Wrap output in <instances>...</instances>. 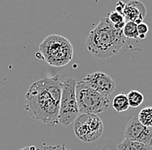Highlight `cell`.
Returning a JSON list of instances; mask_svg holds the SVG:
<instances>
[{
  "instance_id": "obj_5",
  "label": "cell",
  "mask_w": 152,
  "mask_h": 150,
  "mask_svg": "<svg viewBox=\"0 0 152 150\" xmlns=\"http://www.w3.org/2000/svg\"><path fill=\"white\" fill-rule=\"evenodd\" d=\"M76 84L75 79L70 77L63 82L62 85L58 122L65 127L75 122L80 115L76 99Z\"/></svg>"
},
{
  "instance_id": "obj_2",
  "label": "cell",
  "mask_w": 152,
  "mask_h": 150,
  "mask_svg": "<svg viewBox=\"0 0 152 150\" xmlns=\"http://www.w3.org/2000/svg\"><path fill=\"white\" fill-rule=\"evenodd\" d=\"M125 41L123 30L115 28L108 17H104L88 34L86 46L94 56L105 60L118 55Z\"/></svg>"
},
{
  "instance_id": "obj_18",
  "label": "cell",
  "mask_w": 152,
  "mask_h": 150,
  "mask_svg": "<svg viewBox=\"0 0 152 150\" xmlns=\"http://www.w3.org/2000/svg\"><path fill=\"white\" fill-rule=\"evenodd\" d=\"M124 7H125V3H124L123 1H118L116 4V7H115V11L119 13V14H122L123 15L124 13Z\"/></svg>"
},
{
  "instance_id": "obj_16",
  "label": "cell",
  "mask_w": 152,
  "mask_h": 150,
  "mask_svg": "<svg viewBox=\"0 0 152 150\" xmlns=\"http://www.w3.org/2000/svg\"><path fill=\"white\" fill-rule=\"evenodd\" d=\"M137 32H138V36L139 35H147V33L149 32V27L146 23H144L143 22L137 24Z\"/></svg>"
},
{
  "instance_id": "obj_7",
  "label": "cell",
  "mask_w": 152,
  "mask_h": 150,
  "mask_svg": "<svg viewBox=\"0 0 152 150\" xmlns=\"http://www.w3.org/2000/svg\"><path fill=\"white\" fill-rule=\"evenodd\" d=\"M124 139L138 141L152 147V128L142 125L137 117H132L124 129Z\"/></svg>"
},
{
  "instance_id": "obj_15",
  "label": "cell",
  "mask_w": 152,
  "mask_h": 150,
  "mask_svg": "<svg viewBox=\"0 0 152 150\" xmlns=\"http://www.w3.org/2000/svg\"><path fill=\"white\" fill-rule=\"evenodd\" d=\"M108 19L110 20V22L113 23V24H118L119 23H122V22H125V19L124 17L122 14H119L116 11H113L111 12L109 15H108Z\"/></svg>"
},
{
  "instance_id": "obj_17",
  "label": "cell",
  "mask_w": 152,
  "mask_h": 150,
  "mask_svg": "<svg viewBox=\"0 0 152 150\" xmlns=\"http://www.w3.org/2000/svg\"><path fill=\"white\" fill-rule=\"evenodd\" d=\"M42 150H70L67 149L65 145L62 144V145H55V146H46L43 148Z\"/></svg>"
},
{
  "instance_id": "obj_8",
  "label": "cell",
  "mask_w": 152,
  "mask_h": 150,
  "mask_svg": "<svg viewBox=\"0 0 152 150\" xmlns=\"http://www.w3.org/2000/svg\"><path fill=\"white\" fill-rule=\"evenodd\" d=\"M82 81L96 92L107 97L113 93L116 89V84L113 79L101 72H95L86 75Z\"/></svg>"
},
{
  "instance_id": "obj_20",
  "label": "cell",
  "mask_w": 152,
  "mask_h": 150,
  "mask_svg": "<svg viewBox=\"0 0 152 150\" xmlns=\"http://www.w3.org/2000/svg\"><path fill=\"white\" fill-rule=\"evenodd\" d=\"M146 37V36H145V35H139V36H138V38H139V39H144V38Z\"/></svg>"
},
{
  "instance_id": "obj_13",
  "label": "cell",
  "mask_w": 152,
  "mask_h": 150,
  "mask_svg": "<svg viewBox=\"0 0 152 150\" xmlns=\"http://www.w3.org/2000/svg\"><path fill=\"white\" fill-rule=\"evenodd\" d=\"M137 117L142 125L152 128V107H146L142 109Z\"/></svg>"
},
{
  "instance_id": "obj_14",
  "label": "cell",
  "mask_w": 152,
  "mask_h": 150,
  "mask_svg": "<svg viewBox=\"0 0 152 150\" xmlns=\"http://www.w3.org/2000/svg\"><path fill=\"white\" fill-rule=\"evenodd\" d=\"M123 34L124 37L126 38H130V39L138 38L137 24L133 22H126L123 29Z\"/></svg>"
},
{
  "instance_id": "obj_19",
  "label": "cell",
  "mask_w": 152,
  "mask_h": 150,
  "mask_svg": "<svg viewBox=\"0 0 152 150\" xmlns=\"http://www.w3.org/2000/svg\"><path fill=\"white\" fill-rule=\"evenodd\" d=\"M18 150H37V148L35 146H28V147H24V148H22Z\"/></svg>"
},
{
  "instance_id": "obj_9",
  "label": "cell",
  "mask_w": 152,
  "mask_h": 150,
  "mask_svg": "<svg viewBox=\"0 0 152 150\" xmlns=\"http://www.w3.org/2000/svg\"><path fill=\"white\" fill-rule=\"evenodd\" d=\"M146 7L139 0H130L125 3L124 17L125 22H133L139 24L143 22L146 17Z\"/></svg>"
},
{
  "instance_id": "obj_12",
  "label": "cell",
  "mask_w": 152,
  "mask_h": 150,
  "mask_svg": "<svg viewBox=\"0 0 152 150\" xmlns=\"http://www.w3.org/2000/svg\"><path fill=\"white\" fill-rule=\"evenodd\" d=\"M127 98H128L129 105L132 108H137L138 106H140L144 99L143 95L140 92L136 90L131 91L127 94Z\"/></svg>"
},
{
  "instance_id": "obj_6",
  "label": "cell",
  "mask_w": 152,
  "mask_h": 150,
  "mask_svg": "<svg viewBox=\"0 0 152 150\" xmlns=\"http://www.w3.org/2000/svg\"><path fill=\"white\" fill-rule=\"evenodd\" d=\"M75 136L82 142H94L101 138L104 125L101 119L94 114H80L74 122Z\"/></svg>"
},
{
  "instance_id": "obj_1",
  "label": "cell",
  "mask_w": 152,
  "mask_h": 150,
  "mask_svg": "<svg viewBox=\"0 0 152 150\" xmlns=\"http://www.w3.org/2000/svg\"><path fill=\"white\" fill-rule=\"evenodd\" d=\"M63 83L60 76L45 77L34 82L24 96V108L29 116L51 127L58 124Z\"/></svg>"
},
{
  "instance_id": "obj_10",
  "label": "cell",
  "mask_w": 152,
  "mask_h": 150,
  "mask_svg": "<svg viewBox=\"0 0 152 150\" xmlns=\"http://www.w3.org/2000/svg\"><path fill=\"white\" fill-rule=\"evenodd\" d=\"M118 150H152V147L140 143L138 141H134L124 139L117 146Z\"/></svg>"
},
{
  "instance_id": "obj_11",
  "label": "cell",
  "mask_w": 152,
  "mask_h": 150,
  "mask_svg": "<svg viewBox=\"0 0 152 150\" xmlns=\"http://www.w3.org/2000/svg\"><path fill=\"white\" fill-rule=\"evenodd\" d=\"M113 107L117 112L126 111L130 108L127 95L124 93H119L117 96H115L113 101Z\"/></svg>"
},
{
  "instance_id": "obj_4",
  "label": "cell",
  "mask_w": 152,
  "mask_h": 150,
  "mask_svg": "<svg viewBox=\"0 0 152 150\" xmlns=\"http://www.w3.org/2000/svg\"><path fill=\"white\" fill-rule=\"evenodd\" d=\"M76 99L80 114H99L105 111L110 106L107 96L96 92L82 80L77 82Z\"/></svg>"
},
{
  "instance_id": "obj_3",
  "label": "cell",
  "mask_w": 152,
  "mask_h": 150,
  "mask_svg": "<svg viewBox=\"0 0 152 150\" xmlns=\"http://www.w3.org/2000/svg\"><path fill=\"white\" fill-rule=\"evenodd\" d=\"M39 52L49 66L61 67L72 60L74 47L66 37L60 35H49L41 42Z\"/></svg>"
}]
</instances>
